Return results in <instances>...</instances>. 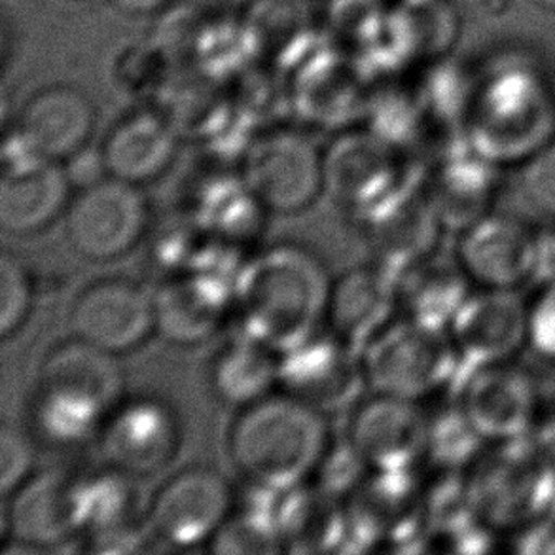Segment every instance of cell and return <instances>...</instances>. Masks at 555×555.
Segmentation results:
<instances>
[{"instance_id": "obj_38", "label": "cell", "mask_w": 555, "mask_h": 555, "mask_svg": "<svg viewBox=\"0 0 555 555\" xmlns=\"http://www.w3.org/2000/svg\"><path fill=\"white\" fill-rule=\"evenodd\" d=\"M86 552L93 554H131L141 552L149 542L143 529L135 521L129 526L118 527L105 533L86 537Z\"/></svg>"}, {"instance_id": "obj_8", "label": "cell", "mask_w": 555, "mask_h": 555, "mask_svg": "<svg viewBox=\"0 0 555 555\" xmlns=\"http://www.w3.org/2000/svg\"><path fill=\"white\" fill-rule=\"evenodd\" d=\"M65 233L70 247L93 262L128 255L151 225V209L141 188L105 179L76 190L65 210Z\"/></svg>"}, {"instance_id": "obj_16", "label": "cell", "mask_w": 555, "mask_h": 555, "mask_svg": "<svg viewBox=\"0 0 555 555\" xmlns=\"http://www.w3.org/2000/svg\"><path fill=\"white\" fill-rule=\"evenodd\" d=\"M68 326L73 336L91 346L128 353L156 332L154 296L131 279H98L76 296Z\"/></svg>"}, {"instance_id": "obj_12", "label": "cell", "mask_w": 555, "mask_h": 555, "mask_svg": "<svg viewBox=\"0 0 555 555\" xmlns=\"http://www.w3.org/2000/svg\"><path fill=\"white\" fill-rule=\"evenodd\" d=\"M455 256L474 286L521 291L544 268V235L524 218L493 210L457 233Z\"/></svg>"}, {"instance_id": "obj_24", "label": "cell", "mask_w": 555, "mask_h": 555, "mask_svg": "<svg viewBox=\"0 0 555 555\" xmlns=\"http://www.w3.org/2000/svg\"><path fill=\"white\" fill-rule=\"evenodd\" d=\"M415 470H372L346 501L349 539L359 544H377L412 539L425 512Z\"/></svg>"}, {"instance_id": "obj_7", "label": "cell", "mask_w": 555, "mask_h": 555, "mask_svg": "<svg viewBox=\"0 0 555 555\" xmlns=\"http://www.w3.org/2000/svg\"><path fill=\"white\" fill-rule=\"evenodd\" d=\"M324 192L354 218L415 186L400 149L374 129L339 133L323 151Z\"/></svg>"}, {"instance_id": "obj_37", "label": "cell", "mask_w": 555, "mask_h": 555, "mask_svg": "<svg viewBox=\"0 0 555 555\" xmlns=\"http://www.w3.org/2000/svg\"><path fill=\"white\" fill-rule=\"evenodd\" d=\"M527 349L542 361L555 364V279L527 300Z\"/></svg>"}, {"instance_id": "obj_28", "label": "cell", "mask_w": 555, "mask_h": 555, "mask_svg": "<svg viewBox=\"0 0 555 555\" xmlns=\"http://www.w3.org/2000/svg\"><path fill=\"white\" fill-rule=\"evenodd\" d=\"M474 286L455 253L435 255L408 268L398 278V313L433 328H450Z\"/></svg>"}, {"instance_id": "obj_44", "label": "cell", "mask_w": 555, "mask_h": 555, "mask_svg": "<svg viewBox=\"0 0 555 555\" xmlns=\"http://www.w3.org/2000/svg\"><path fill=\"white\" fill-rule=\"evenodd\" d=\"M539 7L544 8V10H552L555 12V0H534Z\"/></svg>"}, {"instance_id": "obj_41", "label": "cell", "mask_w": 555, "mask_h": 555, "mask_svg": "<svg viewBox=\"0 0 555 555\" xmlns=\"http://www.w3.org/2000/svg\"><path fill=\"white\" fill-rule=\"evenodd\" d=\"M114 7L131 15H151L169 7L173 0H111Z\"/></svg>"}, {"instance_id": "obj_10", "label": "cell", "mask_w": 555, "mask_h": 555, "mask_svg": "<svg viewBox=\"0 0 555 555\" xmlns=\"http://www.w3.org/2000/svg\"><path fill=\"white\" fill-rule=\"evenodd\" d=\"M235 493L210 466H188L154 493L149 533L167 548L190 550L212 541L230 518Z\"/></svg>"}, {"instance_id": "obj_34", "label": "cell", "mask_w": 555, "mask_h": 555, "mask_svg": "<svg viewBox=\"0 0 555 555\" xmlns=\"http://www.w3.org/2000/svg\"><path fill=\"white\" fill-rule=\"evenodd\" d=\"M372 473L366 461L361 457V453L354 450L353 443L349 438L341 442L332 443L324 453L321 463L317 466L313 480L319 489L324 493L347 501L359 489L366 476Z\"/></svg>"}, {"instance_id": "obj_18", "label": "cell", "mask_w": 555, "mask_h": 555, "mask_svg": "<svg viewBox=\"0 0 555 555\" xmlns=\"http://www.w3.org/2000/svg\"><path fill=\"white\" fill-rule=\"evenodd\" d=\"M428 421L423 402L372 392L354 408L347 438L370 470H415L427 461Z\"/></svg>"}, {"instance_id": "obj_3", "label": "cell", "mask_w": 555, "mask_h": 555, "mask_svg": "<svg viewBox=\"0 0 555 555\" xmlns=\"http://www.w3.org/2000/svg\"><path fill=\"white\" fill-rule=\"evenodd\" d=\"M331 442L324 412L275 390L241 410L228 433V455L248 486L286 493L313 480Z\"/></svg>"}, {"instance_id": "obj_25", "label": "cell", "mask_w": 555, "mask_h": 555, "mask_svg": "<svg viewBox=\"0 0 555 555\" xmlns=\"http://www.w3.org/2000/svg\"><path fill=\"white\" fill-rule=\"evenodd\" d=\"M95 120L98 113L88 93L68 83H53L27 99L15 116L14 129L37 154L63 164L88 146Z\"/></svg>"}, {"instance_id": "obj_26", "label": "cell", "mask_w": 555, "mask_h": 555, "mask_svg": "<svg viewBox=\"0 0 555 555\" xmlns=\"http://www.w3.org/2000/svg\"><path fill=\"white\" fill-rule=\"evenodd\" d=\"M398 278L379 263L357 266L332 283L326 323L361 354L364 346L398 315Z\"/></svg>"}, {"instance_id": "obj_31", "label": "cell", "mask_w": 555, "mask_h": 555, "mask_svg": "<svg viewBox=\"0 0 555 555\" xmlns=\"http://www.w3.org/2000/svg\"><path fill=\"white\" fill-rule=\"evenodd\" d=\"M133 476L106 465L105 470L82 476L80 483V537L105 533L133 524Z\"/></svg>"}, {"instance_id": "obj_1", "label": "cell", "mask_w": 555, "mask_h": 555, "mask_svg": "<svg viewBox=\"0 0 555 555\" xmlns=\"http://www.w3.org/2000/svg\"><path fill=\"white\" fill-rule=\"evenodd\" d=\"M466 144L495 166L519 167L555 141V90L526 52H499L470 75L461 124Z\"/></svg>"}, {"instance_id": "obj_14", "label": "cell", "mask_w": 555, "mask_h": 555, "mask_svg": "<svg viewBox=\"0 0 555 555\" xmlns=\"http://www.w3.org/2000/svg\"><path fill=\"white\" fill-rule=\"evenodd\" d=\"M453 390L459 408L488 446L524 440L541 412L531 375L514 362L461 374Z\"/></svg>"}, {"instance_id": "obj_19", "label": "cell", "mask_w": 555, "mask_h": 555, "mask_svg": "<svg viewBox=\"0 0 555 555\" xmlns=\"http://www.w3.org/2000/svg\"><path fill=\"white\" fill-rule=\"evenodd\" d=\"M235 273L192 270L169 275L152 293L156 332L173 346H199L235 315Z\"/></svg>"}, {"instance_id": "obj_6", "label": "cell", "mask_w": 555, "mask_h": 555, "mask_svg": "<svg viewBox=\"0 0 555 555\" xmlns=\"http://www.w3.org/2000/svg\"><path fill=\"white\" fill-rule=\"evenodd\" d=\"M361 366L372 392L415 402L453 389L461 374L450 332L400 313L364 346Z\"/></svg>"}, {"instance_id": "obj_36", "label": "cell", "mask_w": 555, "mask_h": 555, "mask_svg": "<svg viewBox=\"0 0 555 555\" xmlns=\"http://www.w3.org/2000/svg\"><path fill=\"white\" fill-rule=\"evenodd\" d=\"M37 463V453L30 438L20 428L4 423L0 427V493L12 495L23 481L29 480Z\"/></svg>"}, {"instance_id": "obj_40", "label": "cell", "mask_w": 555, "mask_h": 555, "mask_svg": "<svg viewBox=\"0 0 555 555\" xmlns=\"http://www.w3.org/2000/svg\"><path fill=\"white\" fill-rule=\"evenodd\" d=\"M529 438L555 461V410L548 415H544L542 410L539 412Z\"/></svg>"}, {"instance_id": "obj_30", "label": "cell", "mask_w": 555, "mask_h": 555, "mask_svg": "<svg viewBox=\"0 0 555 555\" xmlns=\"http://www.w3.org/2000/svg\"><path fill=\"white\" fill-rule=\"evenodd\" d=\"M279 524L285 550L293 552H324L351 542L346 506L315 483L311 488L304 483L283 493Z\"/></svg>"}, {"instance_id": "obj_39", "label": "cell", "mask_w": 555, "mask_h": 555, "mask_svg": "<svg viewBox=\"0 0 555 555\" xmlns=\"http://www.w3.org/2000/svg\"><path fill=\"white\" fill-rule=\"evenodd\" d=\"M63 166L67 169L68 179L73 182L76 190L83 186H90L93 182L105 179L106 169L103 164L101 151L90 152L88 146L80 152H76L75 156H70L67 162H63Z\"/></svg>"}, {"instance_id": "obj_5", "label": "cell", "mask_w": 555, "mask_h": 555, "mask_svg": "<svg viewBox=\"0 0 555 555\" xmlns=\"http://www.w3.org/2000/svg\"><path fill=\"white\" fill-rule=\"evenodd\" d=\"M466 481L478 518L499 529H531L555 506V461L527 436L488 446Z\"/></svg>"}, {"instance_id": "obj_9", "label": "cell", "mask_w": 555, "mask_h": 555, "mask_svg": "<svg viewBox=\"0 0 555 555\" xmlns=\"http://www.w3.org/2000/svg\"><path fill=\"white\" fill-rule=\"evenodd\" d=\"M240 173L263 209L294 215L324 192L323 151L294 129H273L250 141Z\"/></svg>"}, {"instance_id": "obj_32", "label": "cell", "mask_w": 555, "mask_h": 555, "mask_svg": "<svg viewBox=\"0 0 555 555\" xmlns=\"http://www.w3.org/2000/svg\"><path fill=\"white\" fill-rule=\"evenodd\" d=\"M427 459L436 468L446 473H457L461 468L476 465L481 453L488 450L473 425L468 423L457 400L443 405L442 410L428 413Z\"/></svg>"}, {"instance_id": "obj_42", "label": "cell", "mask_w": 555, "mask_h": 555, "mask_svg": "<svg viewBox=\"0 0 555 555\" xmlns=\"http://www.w3.org/2000/svg\"><path fill=\"white\" fill-rule=\"evenodd\" d=\"M546 278L555 279V222H552L548 233L544 235V268Z\"/></svg>"}, {"instance_id": "obj_4", "label": "cell", "mask_w": 555, "mask_h": 555, "mask_svg": "<svg viewBox=\"0 0 555 555\" xmlns=\"http://www.w3.org/2000/svg\"><path fill=\"white\" fill-rule=\"evenodd\" d=\"M118 354L70 339L53 346L38 366L30 392V423L38 436L57 448H73L98 436L124 400Z\"/></svg>"}, {"instance_id": "obj_23", "label": "cell", "mask_w": 555, "mask_h": 555, "mask_svg": "<svg viewBox=\"0 0 555 555\" xmlns=\"http://www.w3.org/2000/svg\"><path fill=\"white\" fill-rule=\"evenodd\" d=\"M503 167L491 164L466 144L443 156L423 182L446 232L461 233L495 210Z\"/></svg>"}, {"instance_id": "obj_22", "label": "cell", "mask_w": 555, "mask_h": 555, "mask_svg": "<svg viewBox=\"0 0 555 555\" xmlns=\"http://www.w3.org/2000/svg\"><path fill=\"white\" fill-rule=\"evenodd\" d=\"M182 209L210 240L240 256L260 237L268 212L240 171L224 166L210 167L190 182Z\"/></svg>"}, {"instance_id": "obj_11", "label": "cell", "mask_w": 555, "mask_h": 555, "mask_svg": "<svg viewBox=\"0 0 555 555\" xmlns=\"http://www.w3.org/2000/svg\"><path fill=\"white\" fill-rule=\"evenodd\" d=\"M80 483L82 476L52 466L33 474L8 495L2 554L46 552L80 537Z\"/></svg>"}, {"instance_id": "obj_35", "label": "cell", "mask_w": 555, "mask_h": 555, "mask_svg": "<svg viewBox=\"0 0 555 555\" xmlns=\"http://www.w3.org/2000/svg\"><path fill=\"white\" fill-rule=\"evenodd\" d=\"M518 169L519 194L542 217L555 222V141L533 154Z\"/></svg>"}, {"instance_id": "obj_20", "label": "cell", "mask_w": 555, "mask_h": 555, "mask_svg": "<svg viewBox=\"0 0 555 555\" xmlns=\"http://www.w3.org/2000/svg\"><path fill=\"white\" fill-rule=\"evenodd\" d=\"M361 383V354L332 331H319L279 354V389L321 412L351 402Z\"/></svg>"}, {"instance_id": "obj_33", "label": "cell", "mask_w": 555, "mask_h": 555, "mask_svg": "<svg viewBox=\"0 0 555 555\" xmlns=\"http://www.w3.org/2000/svg\"><path fill=\"white\" fill-rule=\"evenodd\" d=\"M33 279L20 256L4 248L0 255V338L22 328L33 308Z\"/></svg>"}, {"instance_id": "obj_13", "label": "cell", "mask_w": 555, "mask_h": 555, "mask_svg": "<svg viewBox=\"0 0 555 555\" xmlns=\"http://www.w3.org/2000/svg\"><path fill=\"white\" fill-rule=\"evenodd\" d=\"M73 182L61 162L44 158L12 129L4 139L0 179V225L12 235L44 230L65 215Z\"/></svg>"}, {"instance_id": "obj_27", "label": "cell", "mask_w": 555, "mask_h": 555, "mask_svg": "<svg viewBox=\"0 0 555 555\" xmlns=\"http://www.w3.org/2000/svg\"><path fill=\"white\" fill-rule=\"evenodd\" d=\"M179 141L181 133L166 114L139 111L116 121L99 151L106 173L141 186L166 173L177 158Z\"/></svg>"}, {"instance_id": "obj_29", "label": "cell", "mask_w": 555, "mask_h": 555, "mask_svg": "<svg viewBox=\"0 0 555 555\" xmlns=\"http://www.w3.org/2000/svg\"><path fill=\"white\" fill-rule=\"evenodd\" d=\"M209 385L225 405L247 408L279 387V353L258 339L241 334L210 357Z\"/></svg>"}, {"instance_id": "obj_17", "label": "cell", "mask_w": 555, "mask_h": 555, "mask_svg": "<svg viewBox=\"0 0 555 555\" xmlns=\"http://www.w3.org/2000/svg\"><path fill=\"white\" fill-rule=\"evenodd\" d=\"M448 332L461 374L514 362L527 347V300L519 291L476 286Z\"/></svg>"}, {"instance_id": "obj_43", "label": "cell", "mask_w": 555, "mask_h": 555, "mask_svg": "<svg viewBox=\"0 0 555 555\" xmlns=\"http://www.w3.org/2000/svg\"><path fill=\"white\" fill-rule=\"evenodd\" d=\"M476 10L481 12H504L506 8L511 7L512 0H470Z\"/></svg>"}, {"instance_id": "obj_2", "label": "cell", "mask_w": 555, "mask_h": 555, "mask_svg": "<svg viewBox=\"0 0 555 555\" xmlns=\"http://www.w3.org/2000/svg\"><path fill=\"white\" fill-rule=\"evenodd\" d=\"M332 283L323 258L296 241H279L241 262L233 279L243 334L279 354L323 331Z\"/></svg>"}, {"instance_id": "obj_21", "label": "cell", "mask_w": 555, "mask_h": 555, "mask_svg": "<svg viewBox=\"0 0 555 555\" xmlns=\"http://www.w3.org/2000/svg\"><path fill=\"white\" fill-rule=\"evenodd\" d=\"M354 220L361 224L374 262L397 278L427 256L435 255L446 232L420 186L408 188L382 207Z\"/></svg>"}, {"instance_id": "obj_15", "label": "cell", "mask_w": 555, "mask_h": 555, "mask_svg": "<svg viewBox=\"0 0 555 555\" xmlns=\"http://www.w3.org/2000/svg\"><path fill=\"white\" fill-rule=\"evenodd\" d=\"M98 443L106 465L133 478L152 476L179 451V415L158 397L124 398L99 430Z\"/></svg>"}]
</instances>
